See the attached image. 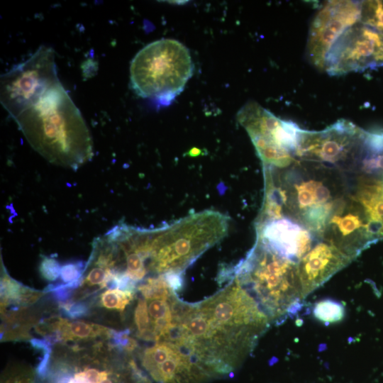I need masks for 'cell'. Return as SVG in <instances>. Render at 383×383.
I'll use <instances>...</instances> for the list:
<instances>
[{
  "mask_svg": "<svg viewBox=\"0 0 383 383\" xmlns=\"http://www.w3.org/2000/svg\"><path fill=\"white\" fill-rule=\"evenodd\" d=\"M61 267L59 262L52 258L44 257L40 265V272L45 279L56 280L60 275Z\"/></svg>",
  "mask_w": 383,
  "mask_h": 383,
  "instance_id": "44dd1931",
  "label": "cell"
},
{
  "mask_svg": "<svg viewBox=\"0 0 383 383\" xmlns=\"http://www.w3.org/2000/svg\"><path fill=\"white\" fill-rule=\"evenodd\" d=\"M383 67V33L358 21L335 41L326 59L324 71L343 75Z\"/></svg>",
  "mask_w": 383,
  "mask_h": 383,
  "instance_id": "9c48e42d",
  "label": "cell"
},
{
  "mask_svg": "<svg viewBox=\"0 0 383 383\" xmlns=\"http://www.w3.org/2000/svg\"><path fill=\"white\" fill-rule=\"evenodd\" d=\"M33 372L25 367H13L6 370L1 383H37Z\"/></svg>",
  "mask_w": 383,
  "mask_h": 383,
  "instance_id": "d6986e66",
  "label": "cell"
},
{
  "mask_svg": "<svg viewBox=\"0 0 383 383\" xmlns=\"http://www.w3.org/2000/svg\"><path fill=\"white\" fill-rule=\"evenodd\" d=\"M345 313L344 305L331 299L318 301L313 308V316L325 324L340 321L344 318Z\"/></svg>",
  "mask_w": 383,
  "mask_h": 383,
  "instance_id": "2e32d148",
  "label": "cell"
},
{
  "mask_svg": "<svg viewBox=\"0 0 383 383\" xmlns=\"http://www.w3.org/2000/svg\"><path fill=\"white\" fill-rule=\"evenodd\" d=\"M226 272L255 299L271 323H282L304 306L298 263L257 240L246 257Z\"/></svg>",
  "mask_w": 383,
  "mask_h": 383,
  "instance_id": "3957f363",
  "label": "cell"
},
{
  "mask_svg": "<svg viewBox=\"0 0 383 383\" xmlns=\"http://www.w3.org/2000/svg\"><path fill=\"white\" fill-rule=\"evenodd\" d=\"M38 379L39 383H143L129 360L99 354L50 357Z\"/></svg>",
  "mask_w": 383,
  "mask_h": 383,
  "instance_id": "ba28073f",
  "label": "cell"
},
{
  "mask_svg": "<svg viewBox=\"0 0 383 383\" xmlns=\"http://www.w3.org/2000/svg\"><path fill=\"white\" fill-rule=\"evenodd\" d=\"M14 121L30 146L49 162L77 170L94 156L88 126L61 83Z\"/></svg>",
  "mask_w": 383,
  "mask_h": 383,
  "instance_id": "7a4b0ae2",
  "label": "cell"
},
{
  "mask_svg": "<svg viewBox=\"0 0 383 383\" xmlns=\"http://www.w3.org/2000/svg\"><path fill=\"white\" fill-rule=\"evenodd\" d=\"M60 83L54 50L41 45L26 60L1 75V104L15 120Z\"/></svg>",
  "mask_w": 383,
  "mask_h": 383,
  "instance_id": "8992f818",
  "label": "cell"
},
{
  "mask_svg": "<svg viewBox=\"0 0 383 383\" xmlns=\"http://www.w3.org/2000/svg\"><path fill=\"white\" fill-rule=\"evenodd\" d=\"M365 133L345 119H340L322 131L301 128L296 158L348 171L361 157Z\"/></svg>",
  "mask_w": 383,
  "mask_h": 383,
  "instance_id": "52a82bcc",
  "label": "cell"
},
{
  "mask_svg": "<svg viewBox=\"0 0 383 383\" xmlns=\"http://www.w3.org/2000/svg\"><path fill=\"white\" fill-rule=\"evenodd\" d=\"M86 264L83 262H70L61 267L60 277L67 284L79 279L83 273Z\"/></svg>",
  "mask_w": 383,
  "mask_h": 383,
  "instance_id": "ffe728a7",
  "label": "cell"
},
{
  "mask_svg": "<svg viewBox=\"0 0 383 383\" xmlns=\"http://www.w3.org/2000/svg\"><path fill=\"white\" fill-rule=\"evenodd\" d=\"M51 328L56 332V340H86L96 338H111L112 329L101 325L81 321H69L60 318L51 322Z\"/></svg>",
  "mask_w": 383,
  "mask_h": 383,
  "instance_id": "5bb4252c",
  "label": "cell"
},
{
  "mask_svg": "<svg viewBox=\"0 0 383 383\" xmlns=\"http://www.w3.org/2000/svg\"><path fill=\"white\" fill-rule=\"evenodd\" d=\"M353 260L330 243H318L298 263L304 299Z\"/></svg>",
  "mask_w": 383,
  "mask_h": 383,
  "instance_id": "4fadbf2b",
  "label": "cell"
},
{
  "mask_svg": "<svg viewBox=\"0 0 383 383\" xmlns=\"http://www.w3.org/2000/svg\"><path fill=\"white\" fill-rule=\"evenodd\" d=\"M194 67L185 45L174 39H160L135 55L130 67L131 84L140 97L169 105L183 91Z\"/></svg>",
  "mask_w": 383,
  "mask_h": 383,
  "instance_id": "277c9868",
  "label": "cell"
},
{
  "mask_svg": "<svg viewBox=\"0 0 383 383\" xmlns=\"http://www.w3.org/2000/svg\"><path fill=\"white\" fill-rule=\"evenodd\" d=\"M60 307L67 317L75 318L86 316L88 313V306L82 302L68 301L61 303Z\"/></svg>",
  "mask_w": 383,
  "mask_h": 383,
  "instance_id": "7402d4cb",
  "label": "cell"
},
{
  "mask_svg": "<svg viewBox=\"0 0 383 383\" xmlns=\"http://www.w3.org/2000/svg\"><path fill=\"white\" fill-rule=\"evenodd\" d=\"M361 1H329L313 17L307 38L306 57L323 70L330 50L340 36L360 21Z\"/></svg>",
  "mask_w": 383,
  "mask_h": 383,
  "instance_id": "8fae6325",
  "label": "cell"
},
{
  "mask_svg": "<svg viewBox=\"0 0 383 383\" xmlns=\"http://www.w3.org/2000/svg\"><path fill=\"white\" fill-rule=\"evenodd\" d=\"M231 279L207 299L186 303L163 338L179 347L212 379L236 370L271 323L237 279Z\"/></svg>",
  "mask_w": 383,
  "mask_h": 383,
  "instance_id": "6da1fadb",
  "label": "cell"
},
{
  "mask_svg": "<svg viewBox=\"0 0 383 383\" xmlns=\"http://www.w3.org/2000/svg\"><path fill=\"white\" fill-rule=\"evenodd\" d=\"M256 240L296 263L323 238L286 215L257 219Z\"/></svg>",
  "mask_w": 383,
  "mask_h": 383,
  "instance_id": "7c38bea8",
  "label": "cell"
},
{
  "mask_svg": "<svg viewBox=\"0 0 383 383\" xmlns=\"http://www.w3.org/2000/svg\"><path fill=\"white\" fill-rule=\"evenodd\" d=\"M135 291L106 289L99 296V305L109 310L122 312L133 300Z\"/></svg>",
  "mask_w": 383,
  "mask_h": 383,
  "instance_id": "e0dca14e",
  "label": "cell"
},
{
  "mask_svg": "<svg viewBox=\"0 0 383 383\" xmlns=\"http://www.w3.org/2000/svg\"><path fill=\"white\" fill-rule=\"evenodd\" d=\"M360 21L383 33V1H361Z\"/></svg>",
  "mask_w": 383,
  "mask_h": 383,
  "instance_id": "ac0fdd59",
  "label": "cell"
},
{
  "mask_svg": "<svg viewBox=\"0 0 383 383\" xmlns=\"http://www.w3.org/2000/svg\"><path fill=\"white\" fill-rule=\"evenodd\" d=\"M237 119L246 130L263 167L284 169L296 158L301 128L282 120L255 101L246 103Z\"/></svg>",
  "mask_w": 383,
  "mask_h": 383,
  "instance_id": "5b68a950",
  "label": "cell"
},
{
  "mask_svg": "<svg viewBox=\"0 0 383 383\" xmlns=\"http://www.w3.org/2000/svg\"><path fill=\"white\" fill-rule=\"evenodd\" d=\"M4 271L1 280V306L10 301L21 304H30L35 302L44 292L23 286L9 277L3 265Z\"/></svg>",
  "mask_w": 383,
  "mask_h": 383,
  "instance_id": "9a60e30c",
  "label": "cell"
},
{
  "mask_svg": "<svg viewBox=\"0 0 383 383\" xmlns=\"http://www.w3.org/2000/svg\"><path fill=\"white\" fill-rule=\"evenodd\" d=\"M131 365L143 383H206L211 377L180 348L156 342L138 353Z\"/></svg>",
  "mask_w": 383,
  "mask_h": 383,
  "instance_id": "30bf717a",
  "label": "cell"
}]
</instances>
